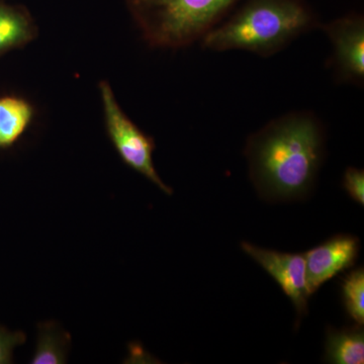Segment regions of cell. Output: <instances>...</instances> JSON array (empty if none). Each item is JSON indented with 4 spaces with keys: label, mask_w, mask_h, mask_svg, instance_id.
<instances>
[{
    "label": "cell",
    "mask_w": 364,
    "mask_h": 364,
    "mask_svg": "<svg viewBox=\"0 0 364 364\" xmlns=\"http://www.w3.org/2000/svg\"><path fill=\"white\" fill-rule=\"evenodd\" d=\"M238 0H124L151 47L181 49L203 39Z\"/></svg>",
    "instance_id": "cell-3"
},
{
    "label": "cell",
    "mask_w": 364,
    "mask_h": 364,
    "mask_svg": "<svg viewBox=\"0 0 364 364\" xmlns=\"http://www.w3.org/2000/svg\"><path fill=\"white\" fill-rule=\"evenodd\" d=\"M71 336L55 322L38 326V342L30 363L63 364L68 359Z\"/></svg>",
    "instance_id": "cell-11"
},
{
    "label": "cell",
    "mask_w": 364,
    "mask_h": 364,
    "mask_svg": "<svg viewBox=\"0 0 364 364\" xmlns=\"http://www.w3.org/2000/svg\"><path fill=\"white\" fill-rule=\"evenodd\" d=\"M240 247L279 284L286 296L291 299L298 315V327L301 318L308 313L309 299L312 296L306 284L304 254L269 250L246 241L242 242Z\"/></svg>",
    "instance_id": "cell-6"
},
{
    "label": "cell",
    "mask_w": 364,
    "mask_h": 364,
    "mask_svg": "<svg viewBox=\"0 0 364 364\" xmlns=\"http://www.w3.org/2000/svg\"><path fill=\"white\" fill-rule=\"evenodd\" d=\"M331 42L329 66L337 81L363 87L364 83V16L350 13L320 26Z\"/></svg>",
    "instance_id": "cell-5"
},
{
    "label": "cell",
    "mask_w": 364,
    "mask_h": 364,
    "mask_svg": "<svg viewBox=\"0 0 364 364\" xmlns=\"http://www.w3.org/2000/svg\"><path fill=\"white\" fill-rule=\"evenodd\" d=\"M107 136L124 164L152 182L165 195L171 196L173 189L167 186L158 174L153 162L156 145L154 139L144 133L119 107L109 81L98 85Z\"/></svg>",
    "instance_id": "cell-4"
},
{
    "label": "cell",
    "mask_w": 364,
    "mask_h": 364,
    "mask_svg": "<svg viewBox=\"0 0 364 364\" xmlns=\"http://www.w3.org/2000/svg\"><path fill=\"white\" fill-rule=\"evenodd\" d=\"M342 186L351 200L361 207L364 205V171L355 167L345 170Z\"/></svg>",
    "instance_id": "cell-13"
},
{
    "label": "cell",
    "mask_w": 364,
    "mask_h": 364,
    "mask_svg": "<svg viewBox=\"0 0 364 364\" xmlns=\"http://www.w3.org/2000/svg\"><path fill=\"white\" fill-rule=\"evenodd\" d=\"M320 26L306 0H247L200 43L213 52L239 50L267 58Z\"/></svg>",
    "instance_id": "cell-2"
},
{
    "label": "cell",
    "mask_w": 364,
    "mask_h": 364,
    "mask_svg": "<svg viewBox=\"0 0 364 364\" xmlns=\"http://www.w3.org/2000/svg\"><path fill=\"white\" fill-rule=\"evenodd\" d=\"M33 116V107L25 98L0 97V149L18 142L32 124Z\"/></svg>",
    "instance_id": "cell-10"
},
{
    "label": "cell",
    "mask_w": 364,
    "mask_h": 364,
    "mask_svg": "<svg viewBox=\"0 0 364 364\" xmlns=\"http://www.w3.org/2000/svg\"><path fill=\"white\" fill-rule=\"evenodd\" d=\"M326 140L324 124L310 111L289 112L251 134L244 155L258 196L287 203L310 195L324 163Z\"/></svg>",
    "instance_id": "cell-1"
},
{
    "label": "cell",
    "mask_w": 364,
    "mask_h": 364,
    "mask_svg": "<svg viewBox=\"0 0 364 364\" xmlns=\"http://www.w3.org/2000/svg\"><path fill=\"white\" fill-rule=\"evenodd\" d=\"M26 340L25 333L11 332L0 327V364L13 363L14 349L25 343Z\"/></svg>",
    "instance_id": "cell-14"
},
{
    "label": "cell",
    "mask_w": 364,
    "mask_h": 364,
    "mask_svg": "<svg viewBox=\"0 0 364 364\" xmlns=\"http://www.w3.org/2000/svg\"><path fill=\"white\" fill-rule=\"evenodd\" d=\"M38 28L26 7L0 0V57L35 40Z\"/></svg>",
    "instance_id": "cell-8"
},
{
    "label": "cell",
    "mask_w": 364,
    "mask_h": 364,
    "mask_svg": "<svg viewBox=\"0 0 364 364\" xmlns=\"http://www.w3.org/2000/svg\"><path fill=\"white\" fill-rule=\"evenodd\" d=\"M359 251L360 242L358 237L339 234L304 254L310 294H315L326 282L353 267Z\"/></svg>",
    "instance_id": "cell-7"
},
{
    "label": "cell",
    "mask_w": 364,
    "mask_h": 364,
    "mask_svg": "<svg viewBox=\"0 0 364 364\" xmlns=\"http://www.w3.org/2000/svg\"><path fill=\"white\" fill-rule=\"evenodd\" d=\"M342 299L347 315L356 323L364 324V270H352L345 275L341 284Z\"/></svg>",
    "instance_id": "cell-12"
},
{
    "label": "cell",
    "mask_w": 364,
    "mask_h": 364,
    "mask_svg": "<svg viewBox=\"0 0 364 364\" xmlns=\"http://www.w3.org/2000/svg\"><path fill=\"white\" fill-rule=\"evenodd\" d=\"M324 360L333 364L364 363V331L361 325L326 332Z\"/></svg>",
    "instance_id": "cell-9"
}]
</instances>
